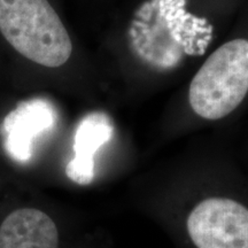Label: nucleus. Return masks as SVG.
Wrapping results in <instances>:
<instances>
[{
    "instance_id": "obj_1",
    "label": "nucleus",
    "mask_w": 248,
    "mask_h": 248,
    "mask_svg": "<svg viewBox=\"0 0 248 248\" xmlns=\"http://www.w3.org/2000/svg\"><path fill=\"white\" fill-rule=\"evenodd\" d=\"M0 32L18 54L47 68L73 53L70 36L48 0H0Z\"/></svg>"
},
{
    "instance_id": "obj_2",
    "label": "nucleus",
    "mask_w": 248,
    "mask_h": 248,
    "mask_svg": "<svg viewBox=\"0 0 248 248\" xmlns=\"http://www.w3.org/2000/svg\"><path fill=\"white\" fill-rule=\"evenodd\" d=\"M248 92V40L219 46L195 74L188 101L197 115L215 121L232 113Z\"/></svg>"
},
{
    "instance_id": "obj_3",
    "label": "nucleus",
    "mask_w": 248,
    "mask_h": 248,
    "mask_svg": "<svg viewBox=\"0 0 248 248\" xmlns=\"http://www.w3.org/2000/svg\"><path fill=\"white\" fill-rule=\"evenodd\" d=\"M186 226L198 248H248V209L234 200H203L188 215Z\"/></svg>"
},
{
    "instance_id": "obj_4",
    "label": "nucleus",
    "mask_w": 248,
    "mask_h": 248,
    "mask_svg": "<svg viewBox=\"0 0 248 248\" xmlns=\"http://www.w3.org/2000/svg\"><path fill=\"white\" fill-rule=\"evenodd\" d=\"M55 111L51 104L42 99L27 101L6 117V148L17 161L31 156L32 142L40 133L53 128Z\"/></svg>"
},
{
    "instance_id": "obj_5",
    "label": "nucleus",
    "mask_w": 248,
    "mask_h": 248,
    "mask_svg": "<svg viewBox=\"0 0 248 248\" xmlns=\"http://www.w3.org/2000/svg\"><path fill=\"white\" fill-rule=\"evenodd\" d=\"M0 248H59L53 219L37 208H20L0 224Z\"/></svg>"
},
{
    "instance_id": "obj_6",
    "label": "nucleus",
    "mask_w": 248,
    "mask_h": 248,
    "mask_svg": "<svg viewBox=\"0 0 248 248\" xmlns=\"http://www.w3.org/2000/svg\"><path fill=\"white\" fill-rule=\"evenodd\" d=\"M114 128L104 113H91L80 121L74 137V157L67 164L66 173L78 185H89L94 178V154L110 140Z\"/></svg>"
}]
</instances>
